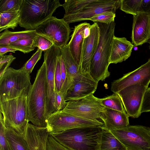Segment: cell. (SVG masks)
<instances>
[{"label":"cell","instance_id":"obj_1","mask_svg":"<svg viewBox=\"0 0 150 150\" xmlns=\"http://www.w3.org/2000/svg\"><path fill=\"white\" fill-rule=\"evenodd\" d=\"M47 88L46 67L44 62L38 71L26 98L28 120L37 127H47L45 105Z\"/></svg>","mask_w":150,"mask_h":150},{"label":"cell","instance_id":"obj_2","mask_svg":"<svg viewBox=\"0 0 150 150\" xmlns=\"http://www.w3.org/2000/svg\"><path fill=\"white\" fill-rule=\"evenodd\" d=\"M96 23L99 28V38L91 61L89 73L93 79L98 83L100 81L105 80L110 75L108 69L115 23V22L109 24Z\"/></svg>","mask_w":150,"mask_h":150},{"label":"cell","instance_id":"obj_3","mask_svg":"<svg viewBox=\"0 0 150 150\" xmlns=\"http://www.w3.org/2000/svg\"><path fill=\"white\" fill-rule=\"evenodd\" d=\"M60 6L59 0H23L19 25L27 30H35Z\"/></svg>","mask_w":150,"mask_h":150},{"label":"cell","instance_id":"obj_4","mask_svg":"<svg viewBox=\"0 0 150 150\" xmlns=\"http://www.w3.org/2000/svg\"><path fill=\"white\" fill-rule=\"evenodd\" d=\"M102 127H80L50 133L60 144L70 150H96Z\"/></svg>","mask_w":150,"mask_h":150},{"label":"cell","instance_id":"obj_5","mask_svg":"<svg viewBox=\"0 0 150 150\" xmlns=\"http://www.w3.org/2000/svg\"><path fill=\"white\" fill-rule=\"evenodd\" d=\"M30 74L22 67H9L0 77V102L27 96L31 84Z\"/></svg>","mask_w":150,"mask_h":150},{"label":"cell","instance_id":"obj_6","mask_svg":"<svg viewBox=\"0 0 150 150\" xmlns=\"http://www.w3.org/2000/svg\"><path fill=\"white\" fill-rule=\"evenodd\" d=\"M27 96L0 102V112L3 116L5 127L13 129L24 136L29 123L27 118Z\"/></svg>","mask_w":150,"mask_h":150},{"label":"cell","instance_id":"obj_7","mask_svg":"<svg viewBox=\"0 0 150 150\" xmlns=\"http://www.w3.org/2000/svg\"><path fill=\"white\" fill-rule=\"evenodd\" d=\"M127 150H150V127L129 125L110 131Z\"/></svg>","mask_w":150,"mask_h":150},{"label":"cell","instance_id":"obj_8","mask_svg":"<svg viewBox=\"0 0 150 150\" xmlns=\"http://www.w3.org/2000/svg\"><path fill=\"white\" fill-rule=\"evenodd\" d=\"M47 132L50 133L60 132L73 128L85 127H102V122H97L79 117L62 110L50 115L46 119Z\"/></svg>","mask_w":150,"mask_h":150},{"label":"cell","instance_id":"obj_9","mask_svg":"<svg viewBox=\"0 0 150 150\" xmlns=\"http://www.w3.org/2000/svg\"><path fill=\"white\" fill-rule=\"evenodd\" d=\"M37 34L47 39L54 45L61 48L67 45L71 30L64 19L52 16L35 30Z\"/></svg>","mask_w":150,"mask_h":150},{"label":"cell","instance_id":"obj_10","mask_svg":"<svg viewBox=\"0 0 150 150\" xmlns=\"http://www.w3.org/2000/svg\"><path fill=\"white\" fill-rule=\"evenodd\" d=\"M67 102L66 107L62 110L63 112L85 119L103 122L100 114L104 107L100 104L99 98L93 94L81 99Z\"/></svg>","mask_w":150,"mask_h":150},{"label":"cell","instance_id":"obj_11","mask_svg":"<svg viewBox=\"0 0 150 150\" xmlns=\"http://www.w3.org/2000/svg\"><path fill=\"white\" fill-rule=\"evenodd\" d=\"M61 51L60 48L54 45L49 49L44 51L47 84L45 105L46 118L50 115L56 112L54 107V74L57 58Z\"/></svg>","mask_w":150,"mask_h":150},{"label":"cell","instance_id":"obj_12","mask_svg":"<svg viewBox=\"0 0 150 150\" xmlns=\"http://www.w3.org/2000/svg\"><path fill=\"white\" fill-rule=\"evenodd\" d=\"M121 0H97L78 12L64 15L63 18L69 24L76 22L89 20L94 16L106 12H115L120 8Z\"/></svg>","mask_w":150,"mask_h":150},{"label":"cell","instance_id":"obj_13","mask_svg":"<svg viewBox=\"0 0 150 150\" xmlns=\"http://www.w3.org/2000/svg\"><path fill=\"white\" fill-rule=\"evenodd\" d=\"M148 87L141 83H136L128 86L116 93L120 96L129 117L137 118L141 115L142 100Z\"/></svg>","mask_w":150,"mask_h":150},{"label":"cell","instance_id":"obj_14","mask_svg":"<svg viewBox=\"0 0 150 150\" xmlns=\"http://www.w3.org/2000/svg\"><path fill=\"white\" fill-rule=\"evenodd\" d=\"M150 83V58L147 62L133 71L124 75L114 81L111 83V90L115 93L129 86L141 83L148 87Z\"/></svg>","mask_w":150,"mask_h":150},{"label":"cell","instance_id":"obj_15","mask_svg":"<svg viewBox=\"0 0 150 150\" xmlns=\"http://www.w3.org/2000/svg\"><path fill=\"white\" fill-rule=\"evenodd\" d=\"M89 35L84 39L79 71L82 74L89 73L90 62L97 48L99 38V30L96 23L90 27Z\"/></svg>","mask_w":150,"mask_h":150},{"label":"cell","instance_id":"obj_16","mask_svg":"<svg viewBox=\"0 0 150 150\" xmlns=\"http://www.w3.org/2000/svg\"><path fill=\"white\" fill-rule=\"evenodd\" d=\"M98 85V83L93 79L89 73L83 74L81 79L68 90L64 97L65 100H77L94 94Z\"/></svg>","mask_w":150,"mask_h":150},{"label":"cell","instance_id":"obj_17","mask_svg":"<svg viewBox=\"0 0 150 150\" xmlns=\"http://www.w3.org/2000/svg\"><path fill=\"white\" fill-rule=\"evenodd\" d=\"M134 46L142 45L150 39V15L139 14L133 17L131 37Z\"/></svg>","mask_w":150,"mask_h":150},{"label":"cell","instance_id":"obj_18","mask_svg":"<svg viewBox=\"0 0 150 150\" xmlns=\"http://www.w3.org/2000/svg\"><path fill=\"white\" fill-rule=\"evenodd\" d=\"M49 134L46 127H37L28 123L24 137L30 150H47V143Z\"/></svg>","mask_w":150,"mask_h":150},{"label":"cell","instance_id":"obj_19","mask_svg":"<svg viewBox=\"0 0 150 150\" xmlns=\"http://www.w3.org/2000/svg\"><path fill=\"white\" fill-rule=\"evenodd\" d=\"M129 117L126 112L104 107L100 117L104 123L102 128L110 131L122 128L129 125Z\"/></svg>","mask_w":150,"mask_h":150},{"label":"cell","instance_id":"obj_20","mask_svg":"<svg viewBox=\"0 0 150 150\" xmlns=\"http://www.w3.org/2000/svg\"><path fill=\"white\" fill-rule=\"evenodd\" d=\"M134 45L125 37L114 36L111 46L109 64L125 61L131 56Z\"/></svg>","mask_w":150,"mask_h":150},{"label":"cell","instance_id":"obj_21","mask_svg":"<svg viewBox=\"0 0 150 150\" xmlns=\"http://www.w3.org/2000/svg\"><path fill=\"white\" fill-rule=\"evenodd\" d=\"M86 22L75 26L71 39L68 43L71 53L76 63L80 65L82 47L84 39L85 28L90 25Z\"/></svg>","mask_w":150,"mask_h":150},{"label":"cell","instance_id":"obj_22","mask_svg":"<svg viewBox=\"0 0 150 150\" xmlns=\"http://www.w3.org/2000/svg\"><path fill=\"white\" fill-rule=\"evenodd\" d=\"M61 50L66 67L69 88L81 79L83 74L80 73L79 66L72 57L68 44L61 47Z\"/></svg>","mask_w":150,"mask_h":150},{"label":"cell","instance_id":"obj_23","mask_svg":"<svg viewBox=\"0 0 150 150\" xmlns=\"http://www.w3.org/2000/svg\"><path fill=\"white\" fill-rule=\"evenodd\" d=\"M96 150H127V149L110 131L102 127L98 133Z\"/></svg>","mask_w":150,"mask_h":150},{"label":"cell","instance_id":"obj_24","mask_svg":"<svg viewBox=\"0 0 150 150\" xmlns=\"http://www.w3.org/2000/svg\"><path fill=\"white\" fill-rule=\"evenodd\" d=\"M38 35L35 30L13 32L6 30L0 34V46H8L21 39L34 38Z\"/></svg>","mask_w":150,"mask_h":150},{"label":"cell","instance_id":"obj_25","mask_svg":"<svg viewBox=\"0 0 150 150\" xmlns=\"http://www.w3.org/2000/svg\"><path fill=\"white\" fill-rule=\"evenodd\" d=\"M6 129V137L11 150H30L24 136L13 129Z\"/></svg>","mask_w":150,"mask_h":150},{"label":"cell","instance_id":"obj_26","mask_svg":"<svg viewBox=\"0 0 150 150\" xmlns=\"http://www.w3.org/2000/svg\"><path fill=\"white\" fill-rule=\"evenodd\" d=\"M20 20V11L0 13V32L8 28L14 30L19 24Z\"/></svg>","mask_w":150,"mask_h":150},{"label":"cell","instance_id":"obj_27","mask_svg":"<svg viewBox=\"0 0 150 150\" xmlns=\"http://www.w3.org/2000/svg\"><path fill=\"white\" fill-rule=\"evenodd\" d=\"M97 0H67L62 6L65 11L64 15L75 13L87 5Z\"/></svg>","mask_w":150,"mask_h":150},{"label":"cell","instance_id":"obj_28","mask_svg":"<svg viewBox=\"0 0 150 150\" xmlns=\"http://www.w3.org/2000/svg\"><path fill=\"white\" fill-rule=\"evenodd\" d=\"M103 107L112 110L125 112L122 101L119 95L114 93L112 95L102 98H99Z\"/></svg>","mask_w":150,"mask_h":150},{"label":"cell","instance_id":"obj_29","mask_svg":"<svg viewBox=\"0 0 150 150\" xmlns=\"http://www.w3.org/2000/svg\"><path fill=\"white\" fill-rule=\"evenodd\" d=\"M142 0H121L120 9L126 13L133 16L141 14Z\"/></svg>","mask_w":150,"mask_h":150},{"label":"cell","instance_id":"obj_30","mask_svg":"<svg viewBox=\"0 0 150 150\" xmlns=\"http://www.w3.org/2000/svg\"><path fill=\"white\" fill-rule=\"evenodd\" d=\"M34 38L21 39L11 43L8 46L24 54L27 53L34 50L35 48L33 44Z\"/></svg>","mask_w":150,"mask_h":150},{"label":"cell","instance_id":"obj_31","mask_svg":"<svg viewBox=\"0 0 150 150\" xmlns=\"http://www.w3.org/2000/svg\"><path fill=\"white\" fill-rule=\"evenodd\" d=\"M23 0H0V13L20 10Z\"/></svg>","mask_w":150,"mask_h":150},{"label":"cell","instance_id":"obj_32","mask_svg":"<svg viewBox=\"0 0 150 150\" xmlns=\"http://www.w3.org/2000/svg\"><path fill=\"white\" fill-rule=\"evenodd\" d=\"M6 129L3 115L0 112V150H11L6 137Z\"/></svg>","mask_w":150,"mask_h":150},{"label":"cell","instance_id":"obj_33","mask_svg":"<svg viewBox=\"0 0 150 150\" xmlns=\"http://www.w3.org/2000/svg\"><path fill=\"white\" fill-rule=\"evenodd\" d=\"M42 51L38 48L36 52L23 65V67L28 73L30 74L31 73L35 66L40 59Z\"/></svg>","mask_w":150,"mask_h":150},{"label":"cell","instance_id":"obj_34","mask_svg":"<svg viewBox=\"0 0 150 150\" xmlns=\"http://www.w3.org/2000/svg\"><path fill=\"white\" fill-rule=\"evenodd\" d=\"M33 44L35 47H37L43 51L49 49L54 45L49 40L38 35L34 38Z\"/></svg>","mask_w":150,"mask_h":150},{"label":"cell","instance_id":"obj_35","mask_svg":"<svg viewBox=\"0 0 150 150\" xmlns=\"http://www.w3.org/2000/svg\"><path fill=\"white\" fill-rule=\"evenodd\" d=\"M61 55V51L57 58L55 71L54 91L61 92L62 81L60 61Z\"/></svg>","mask_w":150,"mask_h":150},{"label":"cell","instance_id":"obj_36","mask_svg":"<svg viewBox=\"0 0 150 150\" xmlns=\"http://www.w3.org/2000/svg\"><path fill=\"white\" fill-rule=\"evenodd\" d=\"M115 16V13L106 12L95 16L89 20L93 21L94 23L99 22L109 24L114 22Z\"/></svg>","mask_w":150,"mask_h":150},{"label":"cell","instance_id":"obj_37","mask_svg":"<svg viewBox=\"0 0 150 150\" xmlns=\"http://www.w3.org/2000/svg\"><path fill=\"white\" fill-rule=\"evenodd\" d=\"M60 61L61 76L62 81V86L61 89V92L64 98L69 88L68 82L67 74L64 62L62 57V54L60 57Z\"/></svg>","mask_w":150,"mask_h":150},{"label":"cell","instance_id":"obj_38","mask_svg":"<svg viewBox=\"0 0 150 150\" xmlns=\"http://www.w3.org/2000/svg\"><path fill=\"white\" fill-rule=\"evenodd\" d=\"M67 103L61 92L55 91L54 107L56 112L63 110Z\"/></svg>","mask_w":150,"mask_h":150},{"label":"cell","instance_id":"obj_39","mask_svg":"<svg viewBox=\"0 0 150 150\" xmlns=\"http://www.w3.org/2000/svg\"><path fill=\"white\" fill-rule=\"evenodd\" d=\"M16 57L12 55H3L0 56V70L1 73H4Z\"/></svg>","mask_w":150,"mask_h":150},{"label":"cell","instance_id":"obj_40","mask_svg":"<svg viewBox=\"0 0 150 150\" xmlns=\"http://www.w3.org/2000/svg\"><path fill=\"white\" fill-rule=\"evenodd\" d=\"M47 150H70L63 146L50 134L47 138Z\"/></svg>","mask_w":150,"mask_h":150},{"label":"cell","instance_id":"obj_41","mask_svg":"<svg viewBox=\"0 0 150 150\" xmlns=\"http://www.w3.org/2000/svg\"><path fill=\"white\" fill-rule=\"evenodd\" d=\"M150 112V87H148L144 94L141 109V112Z\"/></svg>","mask_w":150,"mask_h":150},{"label":"cell","instance_id":"obj_42","mask_svg":"<svg viewBox=\"0 0 150 150\" xmlns=\"http://www.w3.org/2000/svg\"><path fill=\"white\" fill-rule=\"evenodd\" d=\"M17 50L16 49L9 46H0V56L4 55L8 52L15 53L16 51Z\"/></svg>","mask_w":150,"mask_h":150},{"label":"cell","instance_id":"obj_43","mask_svg":"<svg viewBox=\"0 0 150 150\" xmlns=\"http://www.w3.org/2000/svg\"><path fill=\"white\" fill-rule=\"evenodd\" d=\"M91 25L86 27L84 30V38H86L88 37L90 33V27Z\"/></svg>","mask_w":150,"mask_h":150},{"label":"cell","instance_id":"obj_44","mask_svg":"<svg viewBox=\"0 0 150 150\" xmlns=\"http://www.w3.org/2000/svg\"><path fill=\"white\" fill-rule=\"evenodd\" d=\"M149 49L150 50V40H149Z\"/></svg>","mask_w":150,"mask_h":150},{"label":"cell","instance_id":"obj_45","mask_svg":"<svg viewBox=\"0 0 150 150\" xmlns=\"http://www.w3.org/2000/svg\"></svg>","mask_w":150,"mask_h":150}]
</instances>
